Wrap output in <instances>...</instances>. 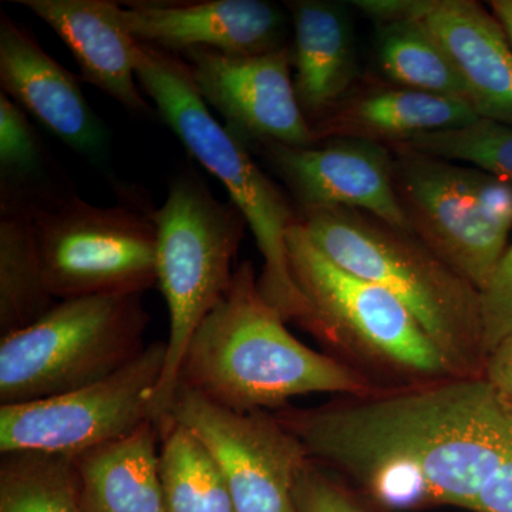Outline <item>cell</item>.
Instances as JSON below:
<instances>
[{
	"mask_svg": "<svg viewBox=\"0 0 512 512\" xmlns=\"http://www.w3.org/2000/svg\"><path fill=\"white\" fill-rule=\"evenodd\" d=\"M286 9L293 26V87L312 128L359 80L355 37L348 13L338 3L292 0Z\"/></svg>",
	"mask_w": 512,
	"mask_h": 512,
	"instance_id": "obj_19",
	"label": "cell"
},
{
	"mask_svg": "<svg viewBox=\"0 0 512 512\" xmlns=\"http://www.w3.org/2000/svg\"><path fill=\"white\" fill-rule=\"evenodd\" d=\"M389 147L394 190L410 231L480 291L508 248L512 180L399 144Z\"/></svg>",
	"mask_w": 512,
	"mask_h": 512,
	"instance_id": "obj_9",
	"label": "cell"
},
{
	"mask_svg": "<svg viewBox=\"0 0 512 512\" xmlns=\"http://www.w3.org/2000/svg\"><path fill=\"white\" fill-rule=\"evenodd\" d=\"M333 264L382 286L407 306L457 377H484L480 291L410 229L355 208L298 211Z\"/></svg>",
	"mask_w": 512,
	"mask_h": 512,
	"instance_id": "obj_3",
	"label": "cell"
},
{
	"mask_svg": "<svg viewBox=\"0 0 512 512\" xmlns=\"http://www.w3.org/2000/svg\"><path fill=\"white\" fill-rule=\"evenodd\" d=\"M0 512H84L73 456L30 450L3 453Z\"/></svg>",
	"mask_w": 512,
	"mask_h": 512,
	"instance_id": "obj_24",
	"label": "cell"
},
{
	"mask_svg": "<svg viewBox=\"0 0 512 512\" xmlns=\"http://www.w3.org/2000/svg\"><path fill=\"white\" fill-rule=\"evenodd\" d=\"M481 119L464 101L370 82L353 87L338 106L313 124L316 144L357 138L393 146L436 131L468 126Z\"/></svg>",
	"mask_w": 512,
	"mask_h": 512,
	"instance_id": "obj_18",
	"label": "cell"
},
{
	"mask_svg": "<svg viewBox=\"0 0 512 512\" xmlns=\"http://www.w3.org/2000/svg\"><path fill=\"white\" fill-rule=\"evenodd\" d=\"M170 419L210 450L237 512H296L293 487L311 460L274 414L235 412L178 384Z\"/></svg>",
	"mask_w": 512,
	"mask_h": 512,
	"instance_id": "obj_11",
	"label": "cell"
},
{
	"mask_svg": "<svg viewBox=\"0 0 512 512\" xmlns=\"http://www.w3.org/2000/svg\"><path fill=\"white\" fill-rule=\"evenodd\" d=\"M481 328L485 359L512 335V244L480 289Z\"/></svg>",
	"mask_w": 512,
	"mask_h": 512,
	"instance_id": "obj_28",
	"label": "cell"
},
{
	"mask_svg": "<svg viewBox=\"0 0 512 512\" xmlns=\"http://www.w3.org/2000/svg\"><path fill=\"white\" fill-rule=\"evenodd\" d=\"M288 259L308 306L302 328L346 357L357 372L396 387L457 377L399 298L333 264L299 221L288 231Z\"/></svg>",
	"mask_w": 512,
	"mask_h": 512,
	"instance_id": "obj_5",
	"label": "cell"
},
{
	"mask_svg": "<svg viewBox=\"0 0 512 512\" xmlns=\"http://www.w3.org/2000/svg\"><path fill=\"white\" fill-rule=\"evenodd\" d=\"M143 295L57 302L28 328L0 339V406L36 402L106 379L144 349Z\"/></svg>",
	"mask_w": 512,
	"mask_h": 512,
	"instance_id": "obj_7",
	"label": "cell"
},
{
	"mask_svg": "<svg viewBox=\"0 0 512 512\" xmlns=\"http://www.w3.org/2000/svg\"><path fill=\"white\" fill-rule=\"evenodd\" d=\"M167 343L154 342L126 366L89 386L36 402L0 406V454L77 456L154 421Z\"/></svg>",
	"mask_w": 512,
	"mask_h": 512,
	"instance_id": "obj_10",
	"label": "cell"
},
{
	"mask_svg": "<svg viewBox=\"0 0 512 512\" xmlns=\"http://www.w3.org/2000/svg\"><path fill=\"white\" fill-rule=\"evenodd\" d=\"M137 82L153 99L161 119L194 157L227 188L264 258L259 292L285 322L308 316L305 298L289 269L288 231L299 214L274 181L255 163L248 147L212 116L180 55L140 43Z\"/></svg>",
	"mask_w": 512,
	"mask_h": 512,
	"instance_id": "obj_4",
	"label": "cell"
},
{
	"mask_svg": "<svg viewBox=\"0 0 512 512\" xmlns=\"http://www.w3.org/2000/svg\"><path fill=\"white\" fill-rule=\"evenodd\" d=\"M53 188L28 197L47 288L57 302L143 295L158 284L154 208L131 200L100 207Z\"/></svg>",
	"mask_w": 512,
	"mask_h": 512,
	"instance_id": "obj_8",
	"label": "cell"
},
{
	"mask_svg": "<svg viewBox=\"0 0 512 512\" xmlns=\"http://www.w3.org/2000/svg\"><path fill=\"white\" fill-rule=\"evenodd\" d=\"M417 20L450 57L478 116L512 127V43L490 8L427 0Z\"/></svg>",
	"mask_w": 512,
	"mask_h": 512,
	"instance_id": "obj_17",
	"label": "cell"
},
{
	"mask_svg": "<svg viewBox=\"0 0 512 512\" xmlns=\"http://www.w3.org/2000/svg\"><path fill=\"white\" fill-rule=\"evenodd\" d=\"M254 148L284 181L299 211L355 208L410 229L394 190V154L389 146L332 138L312 147L268 143Z\"/></svg>",
	"mask_w": 512,
	"mask_h": 512,
	"instance_id": "obj_13",
	"label": "cell"
},
{
	"mask_svg": "<svg viewBox=\"0 0 512 512\" xmlns=\"http://www.w3.org/2000/svg\"><path fill=\"white\" fill-rule=\"evenodd\" d=\"M399 146L474 165L505 180H512V127L495 121L478 119L468 126L424 134Z\"/></svg>",
	"mask_w": 512,
	"mask_h": 512,
	"instance_id": "obj_25",
	"label": "cell"
},
{
	"mask_svg": "<svg viewBox=\"0 0 512 512\" xmlns=\"http://www.w3.org/2000/svg\"><path fill=\"white\" fill-rule=\"evenodd\" d=\"M474 512H512V453L485 484Z\"/></svg>",
	"mask_w": 512,
	"mask_h": 512,
	"instance_id": "obj_30",
	"label": "cell"
},
{
	"mask_svg": "<svg viewBox=\"0 0 512 512\" xmlns=\"http://www.w3.org/2000/svg\"><path fill=\"white\" fill-rule=\"evenodd\" d=\"M158 286L170 312L167 359L154 400V423L170 420L178 373L192 336L234 281V261L247 220L212 194L192 170L175 175L167 200L153 214Z\"/></svg>",
	"mask_w": 512,
	"mask_h": 512,
	"instance_id": "obj_6",
	"label": "cell"
},
{
	"mask_svg": "<svg viewBox=\"0 0 512 512\" xmlns=\"http://www.w3.org/2000/svg\"><path fill=\"white\" fill-rule=\"evenodd\" d=\"M0 194V336H5L42 319L57 301L47 288L28 194L9 187Z\"/></svg>",
	"mask_w": 512,
	"mask_h": 512,
	"instance_id": "obj_21",
	"label": "cell"
},
{
	"mask_svg": "<svg viewBox=\"0 0 512 512\" xmlns=\"http://www.w3.org/2000/svg\"><path fill=\"white\" fill-rule=\"evenodd\" d=\"M488 8L498 22L503 25L505 33H507L508 39L512 43V0H493L488 3Z\"/></svg>",
	"mask_w": 512,
	"mask_h": 512,
	"instance_id": "obj_32",
	"label": "cell"
},
{
	"mask_svg": "<svg viewBox=\"0 0 512 512\" xmlns=\"http://www.w3.org/2000/svg\"><path fill=\"white\" fill-rule=\"evenodd\" d=\"M160 431L164 512H237L227 480L205 444L173 419Z\"/></svg>",
	"mask_w": 512,
	"mask_h": 512,
	"instance_id": "obj_22",
	"label": "cell"
},
{
	"mask_svg": "<svg viewBox=\"0 0 512 512\" xmlns=\"http://www.w3.org/2000/svg\"><path fill=\"white\" fill-rule=\"evenodd\" d=\"M46 156L35 128L18 104L0 93V173L2 187L37 194L52 188L43 180Z\"/></svg>",
	"mask_w": 512,
	"mask_h": 512,
	"instance_id": "obj_26",
	"label": "cell"
},
{
	"mask_svg": "<svg viewBox=\"0 0 512 512\" xmlns=\"http://www.w3.org/2000/svg\"><path fill=\"white\" fill-rule=\"evenodd\" d=\"M484 379L500 394L501 399L512 403V335L485 359Z\"/></svg>",
	"mask_w": 512,
	"mask_h": 512,
	"instance_id": "obj_31",
	"label": "cell"
},
{
	"mask_svg": "<svg viewBox=\"0 0 512 512\" xmlns=\"http://www.w3.org/2000/svg\"><path fill=\"white\" fill-rule=\"evenodd\" d=\"M285 323L259 292L252 262H242L229 291L192 336L177 386L241 413L275 412L305 394L365 396L384 389L342 360L303 345Z\"/></svg>",
	"mask_w": 512,
	"mask_h": 512,
	"instance_id": "obj_2",
	"label": "cell"
},
{
	"mask_svg": "<svg viewBox=\"0 0 512 512\" xmlns=\"http://www.w3.org/2000/svg\"><path fill=\"white\" fill-rule=\"evenodd\" d=\"M377 57L390 83L470 104L450 57L419 20L379 26Z\"/></svg>",
	"mask_w": 512,
	"mask_h": 512,
	"instance_id": "obj_23",
	"label": "cell"
},
{
	"mask_svg": "<svg viewBox=\"0 0 512 512\" xmlns=\"http://www.w3.org/2000/svg\"><path fill=\"white\" fill-rule=\"evenodd\" d=\"M293 500L296 512H382L312 461L296 477Z\"/></svg>",
	"mask_w": 512,
	"mask_h": 512,
	"instance_id": "obj_27",
	"label": "cell"
},
{
	"mask_svg": "<svg viewBox=\"0 0 512 512\" xmlns=\"http://www.w3.org/2000/svg\"><path fill=\"white\" fill-rule=\"evenodd\" d=\"M377 26L417 20L427 6V0H355L352 2Z\"/></svg>",
	"mask_w": 512,
	"mask_h": 512,
	"instance_id": "obj_29",
	"label": "cell"
},
{
	"mask_svg": "<svg viewBox=\"0 0 512 512\" xmlns=\"http://www.w3.org/2000/svg\"><path fill=\"white\" fill-rule=\"evenodd\" d=\"M504 402H505V400H504ZM505 403H507L508 410H510V413L512 414V403H510V402H505Z\"/></svg>",
	"mask_w": 512,
	"mask_h": 512,
	"instance_id": "obj_33",
	"label": "cell"
},
{
	"mask_svg": "<svg viewBox=\"0 0 512 512\" xmlns=\"http://www.w3.org/2000/svg\"><path fill=\"white\" fill-rule=\"evenodd\" d=\"M184 60L208 109L245 146H315L293 87L291 46L252 56L194 49Z\"/></svg>",
	"mask_w": 512,
	"mask_h": 512,
	"instance_id": "obj_12",
	"label": "cell"
},
{
	"mask_svg": "<svg viewBox=\"0 0 512 512\" xmlns=\"http://www.w3.org/2000/svg\"><path fill=\"white\" fill-rule=\"evenodd\" d=\"M121 6L124 22L138 42L173 55L208 49L252 56L288 46L284 10L264 0H140Z\"/></svg>",
	"mask_w": 512,
	"mask_h": 512,
	"instance_id": "obj_14",
	"label": "cell"
},
{
	"mask_svg": "<svg viewBox=\"0 0 512 512\" xmlns=\"http://www.w3.org/2000/svg\"><path fill=\"white\" fill-rule=\"evenodd\" d=\"M312 463L380 511H474L512 453V414L484 377L392 387L315 409L272 412Z\"/></svg>",
	"mask_w": 512,
	"mask_h": 512,
	"instance_id": "obj_1",
	"label": "cell"
},
{
	"mask_svg": "<svg viewBox=\"0 0 512 512\" xmlns=\"http://www.w3.org/2000/svg\"><path fill=\"white\" fill-rule=\"evenodd\" d=\"M0 84L2 93L67 147L94 163L106 160L109 131L84 97L79 77L5 13L0 18Z\"/></svg>",
	"mask_w": 512,
	"mask_h": 512,
	"instance_id": "obj_15",
	"label": "cell"
},
{
	"mask_svg": "<svg viewBox=\"0 0 512 512\" xmlns=\"http://www.w3.org/2000/svg\"><path fill=\"white\" fill-rule=\"evenodd\" d=\"M160 427L154 421L123 439L73 456L84 512H164Z\"/></svg>",
	"mask_w": 512,
	"mask_h": 512,
	"instance_id": "obj_20",
	"label": "cell"
},
{
	"mask_svg": "<svg viewBox=\"0 0 512 512\" xmlns=\"http://www.w3.org/2000/svg\"><path fill=\"white\" fill-rule=\"evenodd\" d=\"M46 23L72 53L84 82L138 116L156 111L137 87L140 42L131 35L121 3L111 0H18Z\"/></svg>",
	"mask_w": 512,
	"mask_h": 512,
	"instance_id": "obj_16",
	"label": "cell"
}]
</instances>
